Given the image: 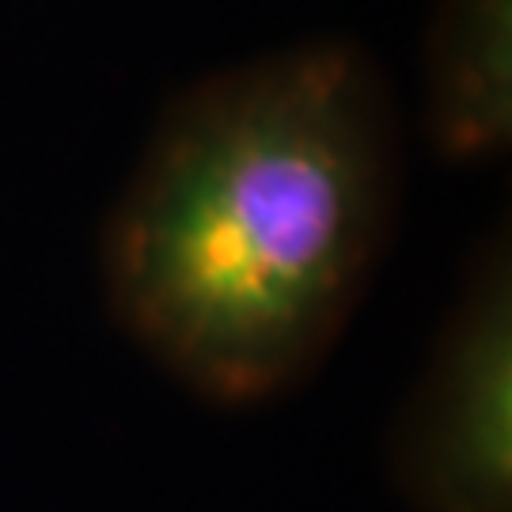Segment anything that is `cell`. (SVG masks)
<instances>
[{"mask_svg": "<svg viewBox=\"0 0 512 512\" xmlns=\"http://www.w3.org/2000/svg\"><path fill=\"white\" fill-rule=\"evenodd\" d=\"M410 512H512V232L475 243L387 440Z\"/></svg>", "mask_w": 512, "mask_h": 512, "instance_id": "obj_2", "label": "cell"}, {"mask_svg": "<svg viewBox=\"0 0 512 512\" xmlns=\"http://www.w3.org/2000/svg\"><path fill=\"white\" fill-rule=\"evenodd\" d=\"M421 133L448 167L512 148V0H437L421 50Z\"/></svg>", "mask_w": 512, "mask_h": 512, "instance_id": "obj_3", "label": "cell"}, {"mask_svg": "<svg viewBox=\"0 0 512 512\" xmlns=\"http://www.w3.org/2000/svg\"><path fill=\"white\" fill-rule=\"evenodd\" d=\"M406 141L384 65L304 38L194 80L156 118L99 232L114 327L224 410L323 368L384 266Z\"/></svg>", "mask_w": 512, "mask_h": 512, "instance_id": "obj_1", "label": "cell"}]
</instances>
